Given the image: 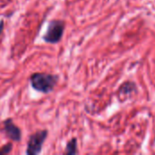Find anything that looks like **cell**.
I'll return each mask as SVG.
<instances>
[{"instance_id":"cell-1","label":"cell","mask_w":155,"mask_h":155,"mask_svg":"<svg viewBox=\"0 0 155 155\" xmlns=\"http://www.w3.org/2000/svg\"><path fill=\"white\" fill-rule=\"evenodd\" d=\"M58 76L46 73H34L29 77L31 87L43 94L51 93L57 84Z\"/></svg>"},{"instance_id":"cell-2","label":"cell","mask_w":155,"mask_h":155,"mask_svg":"<svg viewBox=\"0 0 155 155\" xmlns=\"http://www.w3.org/2000/svg\"><path fill=\"white\" fill-rule=\"evenodd\" d=\"M65 28V23L60 19H53L48 23L43 40L47 44H57L61 41Z\"/></svg>"},{"instance_id":"cell-3","label":"cell","mask_w":155,"mask_h":155,"mask_svg":"<svg viewBox=\"0 0 155 155\" xmlns=\"http://www.w3.org/2000/svg\"><path fill=\"white\" fill-rule=\"evenodd\" d=\"M48 135L47 130H40L36 131L33 134L29 136L27 141L26 147V154L27 155H37L42 152L43 144L46 140Z\"/></svg>"},{"instance_id":"cell-4","label":"cell","mask_w":155,"mask_h":155,"mask_svg":"<svg viewBox=\"0 0 155 155\" xmlns=\"http://www.w3.org/2000/svg\"><path fill=\"white\" fill-rule=\"evenodd\" d=\"M4 131L5 135L14 142H20L22 138V132L20 128L15 125L11 118H7L4 121Z\"/></svg>"},{"instance_id":"cell-5","label":"cell","mask_w":155,"mask_h":155,"mask_svg":"<svg viewBox=\"0 0 155 155\" xmlns=\"http://www.w3.org/2000/svg\"><path fill=\"white\" fill-rule=\"evenodd\" d=\"M78 153L77 151V139L72 138L67 143L65 147V154L66 155H74Z\"/></svg>"},{"instance_id":"cell-6","label":"cell","mask_w":155,"mask_h":155,"mask_svg":"<svg viewBox=\"0 0 155 155\" xmlns=\"http://www.w3.org/2000/svg\"><path fill=\"white\" fill-rule=\"evenodd\" d=\"M119 90L122 94H130L132 92L135 90V84L132 82H126L120 87Z\"/></svg>"},{"instance_id":"cell-7","label":"cell","mask_w":155,"mask_h":155,"mask_svg":"<svg viewBox=\"0 0 155 155\" xmlns=\"http://www.w3.org/2000/svg\"><path fill=\"white\" fill-rule=\"evenodd\" d=\"M12 149H13V145L12 143H6L5 144L4 146H2L0 148V155L3 154H8L12 152Z\"/></svg>"},{"instance_id":"cell-8","label":"cell","mask_w":155,"mask_h":155,"mask_svg":"<svg viewBox=\"0 0 155 155\" xmlns=\"http://www.w3.org/2000/svg\"><path fill=\"white\" fill-rule=\"evenodd\" d=\"M3 31H4V20L1 19L0 20V35L3 33Z\"/></svg>"}]
</instances>
